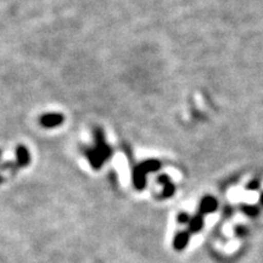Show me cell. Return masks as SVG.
<instances>
[{
  "instance_id": "6da1fadb",
  "label": "cell",
  "mask_w": 263,
  "mask_h": 263,
  "mask_svg": "<svg viewBox=\"0 0 263 263\" xmlns=\"http://www.w3.org/2000/svg\"><path fill=\"white\" fill-rule=\"evenodd\" d=\"M188 239L189 236L186 233H180V234L176 238V240H174V248L178 250H182L183 248H185L186 242H188Z\"/></svg>"
}]
</instances>
